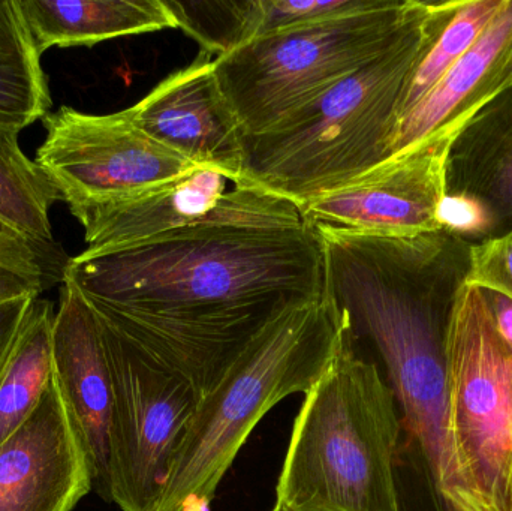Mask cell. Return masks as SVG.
Returning <instances> with one entry per match:
<instances>
[{
    "instance_id": "7c38bea8",
    "label": "cell",
    "mask_w": 512,
    "mask_h": 511,
    "mask_svg": "<svg viewBox=\"0 0 512 511\" xmlns=\"http://www.w3.org/2000/svg\"><path fill=\"white\" fill-rule=\"evenodd\" d=\"M90 491L86 453L51 377L29 419L0 444V511H72Z\"/></svg>"
},
{
    "instance_id": "f1b7e54d",
    "label": "cell",
    "mask_w": 512,
    "mask_h": 511,
    "mask_svg": "<svg viewBox=\"0 0 512 511\" xmlns=\"http://www.w3.org/2000/svg\"><path fill=\"white\" fill-rule=\"evenodd\" d=\"M271 511H288V510H286L285 507L280 506L279 503H276V506H274V509Z\"/></svg>"
},
{
    "instance_id": "4fadbf2b",
    "label": "cell",
    "mask_w": 512,
    "mask_h": 511,
    "mask_svg": "<svg viewBox=\"0 0 512 511\" xmlns=\"http://www.w3.org/2000/svg\"><path fill=\"white\" fill-rule=\"evenodd\" d=\"M53 378L86 453L93 491L111 503L113 381L101 327L86 297L63 279L53 329Z\"/></svg>"
},
{
    "instance_id": "83f0119b",
    "label": "cell",
    "mask_w": 512,
    "mask_h": 511,
    "mask_svg": "<svg viewBox=\"0 0 512 511\" xmlns=\"http://www.w3.org/2000/svg\"><path fill=\"white\" fill-rule=\"evenodd\" d=\"M484 294H486L496 330L512 348V300L498 293H489V291H484Z\"/></svg>"
},
{
    "instance_id": "8fae6325",
    "label": "cell",
    "mask_w": 512,
    "mask_h": 511,
    "mask_svg": "<svg viewBox=\"0 0 512 511\" xmlns=\"http://www.w3.org/2000/svg\"><path fill=\"white\" fill-rule=\"evenodd\" d=\"M128 111L153 140L192 164L219 171L234 185L245 182V134L212 54L200 51L191 65L168 75Z\"/></svg>"
},
{
    "instance_id": "5bb4252c",
    "label": "cell",
    "mask_w": 512,
    "mask_h": 511,
    "mask_svg": "<svg viewBox=\"0 0 512 511\" xmlns=\"http://www.w3.org/2000/svg\"><path fill=\"white\" fill-rule=\"evenodd\" d=\"M234 185L212 170L198 168L161 185L86 207L74 213L84 227L87 249L95 255L137 245L206 218Z\"/></svg>"
},
{
    "instance_id": "7402d4cb",
    "label": "cell",
    "mask_w": 512,
    "mask_h": 511,
    "mask_svg": "<svg viewBox=\"0 0 512 511\" xmlns=\"http://www.w3.org/2000/svg\"><path fill=\"white\" fill-rule=\"evenodd\" d=\"M66 264L57 246L42 248L14 231H0V305L38 299L59 279L63 281Z\"/></svg>"
},
{
    "instance_id": "4316f807",
    "label": "cell",
    "mask_w": 512,
    "mask_h": 511,
    "mask_svg": "<svg viewBox=\"0 0 512 511\" xmlns=\"http://www.w3.org/2000/svg\"><path fill=\"white\" fill-rule=\"evenodd\" d=\"M33 300L36 299H20L0 305V375Z\"/></svg>"
},
{
    "instance_id": "cb8c5ba5",
    "label": "cell",
    "mask_w": 512,
    "mask_h": 511,
    "mask_svg": "<svg viewBox=\"0 0 512 511\" xmlns=\"http://www.w3.org/2000/svg\"><path fill=\"white\" fill-rule=\"evenodd\" d=\"M465 284L512 300V227L469 246Z\"/></svg>"
},
{
    "instance_id": "ffe728a7",
    "label": "cell",
    "mask_w": 512,
    "mask_h": 511,
    "mask_svg": "<svg viewBox=\"0 0 512 511\" xmlns=\"http://www.w3.org/2000/svg\"><path fill=\"white\" fill-rule=\"evenodd\" d=\"M20 131L0 125V224L42 248H53L50 209L63 200L45 171L18 144Z\"/></svg>"
},
{
    "instance_id": "277c9868",
    "label": "cell",
    "mask_w": 512,
    "mask_h": 511,
    "mask_svg": "<svg viewBox=\"0 0 512 511\" xmlns=\"http://www.w3.org/2000/svg\"><path fill=\"white\" fill-rule=\"evenodd\" d=\"M400 434L378 363L340 338L336 359L295 417L276 503L288 511H402Z\"/></svg>"
},
{
    "instance_id": "f546056e",
    "label": "cell",
    "mask_w": 512,
    "mask_h": 511,
    "mask_svg": "<svg viewBox=\"0 0 512 511\" xmlns=\"http://www.w3.org/2000/svg\"><path fill=\"white\" fill-rule=\"evenodd\" d=\"M0 231H11V230H8V228H6L5 225L0 224Z\"/></svg>"
},
{
    "instance_id": "ba28073f",
    "label": "cell",
    "mask_w": 512,
    "mask_h": 511,
    "mask_svg": "<svg viewBox=\"0 0 512 511\" xmlns=\"http://www.w3.org/2000/svg\"><path fill=\"white\" fill-rule=\"evenodd\" d=\"M96 320L113 381L111 503L122 511H155L201 395L191 381Z\"/></svg>"
},
{
    "instance_id": "7a4b0ae2",
    "label": "cell",
    "mask_w": 512,
    "mask_h": 511,
    "mask_svg": "<svg viewBox=\"0 0 512 511\" xmlns=\"http://www.w3.org/2000/svg\"><path fill=\"white\" fill-rule=\"evenodd\" d=\"M324 297L354 350L379 357L400 417L397 465L421 477L433 511H468L448 428L445 333L469 246L447 231L384 237L316 230Z\"/></svg>"
},
{
    "instance_id": "8992f818",
    "label": "cell",
    "mask_w": 512,
    "mask_h": 511,
    "mask_svg": "<svg viewBox=\"0 0 512 511\" xmlns=\"http://www.w3.org/2000/svg\"><path fill=\"white\" fill-rule=\"evenodd\" d=\"M417 0L261 36L215 57L216 75L243 134L258 135L286 114L393 48L426 11Z\"/></svg>"
},
{
    "instance_id": "44dd1931",
    "label": "cell",
    "mask_w": 512,
    "mask_h": 511,
    "mask_svg": "<svg viewBox=\"0 0 512 511\" xmlns=\"http://www.w3.org/2000/svg\"><path fill=\"white\" fill-rule=\"evenodd\" d=\"M504 0H466L460 2L441 35L415 66L400 104L399 122L439 80L442 75L478 41Z\"/></svg>"
},
{
    "instance_id": "9a60e30c",
    "label": "cell",
    "mask_w": 512,
    "mask_h": 511,
    "mask_svg": "<svg viewBox=\"0 0 512 511\" xmlns=\"http://www.w3.org/2000/svg\"><path fill=\"white\" fill-rule=\"evenodd\" d=\"M36 53L177 27L165 0H17Z\"/></svg>"
},
{
    "instance_id": "e0dca14e",
    "label": "cell",
    "mask_w": 512,
    "mask_h": 511,
    "mask_svg": "<svg viewBox=\"0 0 512 511\" xmlns=\"http://www.w3.org/2000/svg\"><path fill=\"white\" fill-rule=\"evenodd\" d=\"M512 38V0H504L478 41L397 122L391 155L417 143L459 116Z\"/></svg>"
},
{
    "instance_id": "2e32d148",
    "label": "cell",
    "mask_w": 512,
    "mask_h": 511,
    "mask_svg": "<svg viewBox=\"0 0 512 511\" xmlns=\"http://www.w3.org/2000/svg\"><path fill=\"white\" fill-rule=\"evenodd\" d=\"M448 192L480 198L498 219L512 215V86L457 135L448 161Z\"/></svg>"
},
{
    "instance_id": "52a82bcc",
    "label": "cell",
    "mask_w": 512,
    "mask_h": 511,
    "mask_svg": "<svg viewBox=\"0 0 512 511\" xmlns=\"http://www.w3.org/2000/svg\"><path fill=\"white\" fill-rule=\"evenodd\" d=\"M448 428L468 511H512V348L463 282L445 333Z\"/></svg>"
},
{
    "instance_id": "6da1fadb",
    "label": "cell",
    "mask_w": 512,
    "mask_h": 511,
    "mask_svg": "<svg viewBox=\"0 0 512 511\" xmlns=\"http://www.w3.org/2000/svg\"><path fill=\"white\" fill-rule=\"evenodd\" d=\"M63 279L203 398L274 318L324 297V254L297 204L245 183L195 224L78 254Z\"/></svg>"
},
{
    "instance_id": "9c48e42d",
    "label": "cell",
    "mask_w": 512,
    "mask_h": 511,
    "mask_svg": "<svg viewBox=\"0 0 512 511\" xmlns=\"http://www.w3.org/2000/svg\"><path fill=\"white\" fill-rule=\"evenodd\" d=\"M42 120L47 137L35 162L59 189L72 215L201 168L153 140L128 108L87 114L63 105Z\"/></svg>"
},
{
    "instance_id": "d6986e66",
    "label": "cell",
    "mask_w": 512,
    "mask_h": 511,
    "mask_svg": "<svg viewBox=\"0 0 512 511\" xmlns=\"http://www.w3.org/2000/svg\"><path fill=\"white\" fill-rule=\"evenodd\" d=\"M17 0H0V125L23 131L50 113L48 78Z\"/></svg>"
},
{
    "instance_id": "484cf974",
    "label": "cell",
    "mask_w": 512,
    "mask_h": 511,
    "mask_svg": "<svg viewBox=\"0 0 512 511\" xmlns=\"http://www.w3.org/2000/svg\"><path fill=\"white\" fill-rule=\"evenodd\" d=\"M512 86V38L510 44L502 51L501 56L496 60L493 68L487 74L486 80L481 84L478 92L475 93L468 107L457 117H466L472 119L481 108L486 107L492 99L501 95L505 90Z\"/></svg>"
},
{
    "instance_id": "603a6c76",
    "label": "cell",
    "mask_w": 512,
    "mask_h": 511,
    "mask_svg": "<svg viewBox=\"0 0 512 511\" xmlns=\"http://www.w3.org/2000/svg\"><path fill=\"white\" fill-rule=\"evenodd\" d=\"M379 2L381 0H239L242 45L270 33L373 8Z\"/></svg>"
},
{
    "instance_id": "5b68a950",
    "label": "cell",
    "mask_w": 512,
    "mask_h": 511,
    "mask_svg": "<svg viewBox=\"0 0 512 511\" xmlns=\"http://www.w3.org/2000/svg\"><path fill=\"white\" fill-rule=\"evenodd\" d=\"M340 338L325 297L274 318L201 398L155 511H209L255 426L283 399L306 395L321 380Z\"/></svg>"
},
{
    "instance_id": "d4e9b609",
    "label": "cell",
    "mask_w": 512,
    "mask_h": 511,
    "mask_svg": "<svg viewBox=\"0 0 512 511\" xmlns=\"http://www.w3.org/2000/svg\"><path fill=\"white\" fill-rule=\"evenodd\" d=\"M442 230L454 236H483L498 224V216L489 204L474 195L448 192L439 209Z\"/></svg>"
},
{
    "instance_id": "3957f363",
    "label": "cell",
    "mask_w": 512,
    "mask_h": 511,
    "mask_svg": "<svg viewBox=\"0 0 512 511\" xmlns=\"http://www.w3.org/2000/svg\"><path fill=\"white\" fill-rule=\"evenodd\" d=\"M460 2H429L393 48L258 135H245V183L298 209L391 156L409 78Z\"/></svg>"
},
{
    "instance_id": "30bf717a",
    "label": "cell",
    "mask_w": 512,
    "mask_h": 511,
    "mask_svg": "<svg viewBox=\"0 0 512 511\" xmlns=\"http://www.w3.org/2000/svg\"><path fill=\"white\" fill-rule=\"evenodd\" d=\"M465 126L450 120L357 179L313 198L300 209L304 225L384 237L444 231L439 209L448 194V161Z\"/></svg>"
},
{
    "instance_id": "ac0fdd59",
    "label": "cell",
    "mask_w": 512,
    "mask_h": 511,
    "mask_svg": "<svg viewBox=\"0 0 512 511\" xmlns=\"http://www.w3.org/2000/svg\"><path fill=\"white\" fill-rule=\"evenodd\" d=\"M53 303L36 299L0 375V444L35 410L53 377Z\"/></svg>"
}]
</instances>
